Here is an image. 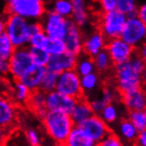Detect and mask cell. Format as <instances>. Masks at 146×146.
Listing matches in <instances>:
<instances>
[{
	"instance_id": "1",
	"label": "cell",
	"mask_w": 146,
	"mask_h": 146,
	"mask_svg": "<svg viewBox=\"0 0 146 146\" xmlns=\"http://www.w3.org/2000/svg\"><path fill=\"white\" fill-rule=\"evenodd\" d=\"M42 121L47 135L55 143H65L74 126L69 114L57 111H47Z\"/></svg>"
},
{
	"instance_id": "2",
	"label": "cell",
	"mask_w": 146,
	"mask_h": 146,
	"mask_svg": "<svg viewBox=\"0 0 146 146\" xmlns=\"http://www.w3.org/2000/svg\"><path fill=\"white\" fill-rule=\"evenodd\" d=\"M5 34L15 48L29 46L32 35L30 21L18 15L9 14L5 20Z\"/></svg>"
},
{
	"instance_id": "3",
	"label": "cell",
	"mask_w": 146,
	"mask_h": 146,
	"mask_svg": "<svg viewBox=\"0 0 146 146\" xmlns=\"http://www.w3.org/2000/svg\"><path fill=\"white\" fill-rule=\"evenodd\" d=\"M7 13L21 16L28 21H36L45 14L44 0H11L7 3Z\"/></svg>"
},
{
	"instance_id": "4",
	"label": "cell",
	"mask_w": 146,
	"mask_h": 146,
	"mask_svg": "<svg viewBox=\"0 0 146 146\" xmlns=\"http://www.w3.org/2000/svg\"><path fill=\"white\" fill-rule=\"evenodd\" d=\"M113 68L116 86L121 94L143 88V80L144 76L134 71L128 61L115 65L113 66Z\"/></svg>"
},
{
	"instance_id": "5",
	"label": "cell",
	"mask_w": 146,
	"mask_h": 146,
	"mask_svg": "<svg viewBox=\"0 0 146 146\" xmlns=\"http://www.w3.org/2000/svg\"><path fill=\"white\" fill-rule=\"evenodd\" d=\"M127 16L117 10L102 13L98 21V31L102 33L106 40L118 38L124 28Z\"/></svg>"
},
{
	"instance_id": "6",
	"label": "cell",
	"mask_w": 146,
	"mask_h": 146,
	"mask_svg": "<svg viewBox=\"0 0 146 146\" xmlns=\"http://www.w3.org/2000/svg\"><path fill=\"white\" fill-rule=\"evenodd\" d=\"M119 37L134 49H138L144 44L146 23L136 16L127 17V21Z\"/></svg>"
},
{
	"instance_id": "7",
	"label": "cell",
	"mask_w": 146,
	"mask_h": 146,
	"mask_svg": "<svg viewBox=\"0 0 146 146\" xmlns=\"http://www.w3.org/2000/svg\"><path fill=\"white\" fill-rule=\"evenodd\" d=\"M9 74L15 81H19L30 68L35 65L32 60L29 46L15 48L12 56L8 59Z\"/></svg>"
},
{
	"instance_id": "8",
	"label": "cell",
	"mask_w": 146,
	"mask_h": 146,
	"mask_svg": "<svg viewBox=\"0 0 146 146\" xmlns=\"http://www.w3.org/2000/svg\"><path fill=\"white\" fill-rule=\"evenodd\" d=\"M55 90L76 99L83 97L80 75L75 72L74 69L59 73Z\"/></svg>"
},
{
	"instance_id": "9",
	"label": "cell",
	"mask_w": 146,
	"mask_h": 146,
	"mask_svg": "<svg viewBox=\"0 0 146 146\" xmlns=\"http://www.w3.org/2000/svg\"><path fill=\"white\" fill-rule=\"evenodd\" d=\"M42 30L50 39H63L67 29V19L50 11L42 16Z\"/></svg>"
},
{
	"instance_id": "10",
	"label": "cell",
	"mask_w": 146,
	"mask_h": 146,
	"mask_svg": "<svg viewBox=\"0 0 146 146\" xmlns=\"http://www.w3.org/2000/svg\"><path fill=\"white\" fill-rule=\"evenodd\" d=\"M79 126L97 144L111 133L107 123L98 114H93L86 119Z\"/></svg>"
},
{
	"instance_id": "11",
	"label": "cell",
	"mask_w": 146,
	"mask_h": 146,
	"mask_svg": "<svg viewBox=\"0 0 146 146\" xmlns=\"http://www.w3.org/2000/svg\"><path fill=\"white\" fill-rule=\"evenodd\" d=\"M106 50L113 66L128 61L135 50V49L127 44L121 37L107 40Z\"/></svg>"
},
{
	"instance_id": "12",
	"label": "cell",
	"mask_w": 146,
	"mask_h": 146,
	"mask_svg": "<svg viewBox=\"0 0 146 146\" xmlns=\"http://www.w3.org/2000/svg\"><path fill=\"white\" fill-rule=\"evenodd\" d=\"M76 100V98L66 96L57 90H52L46 93L45 108L47 111H57L70 114Z\"/></svg>"
},
{
	"instance_id": "13",
	"label": "cell",
	"mask_w": 146,
	"mask_h": 146,
	"mask_svg": "<svg viewBox=\"0 0 146 146\" xmlns=\"http://www.w3.org/2000/svg\"><path fill=\"white\" fill-rule=\"evenodd\" d=\"M66 45V51L78 56L82 52L83 36L81 28L77 26L71 19H67V29L63 38Z\"/></svg>"
},
{
	"instance_id": "14",
	"label": "cell",
	"mask_w": 146,
	"mask_h": 146,
	"mask_svg": "<svg viewBox=\"0 0 146 146\" xmlns=\"http://www.w3.org/2000/svg\"><path fill=\"white\" fill-rule=\"evenodd\" d=\"M75 63L76 56L65 51L61 54L50 56L45 67L50 71L59 74L66 70L74 69Z\"/></svg>"
},
{
	"instance_id": "15",
	"label": "cell",
	"mask_w": 146,
	"mask_h": 146,
	"mask_svg": "<svg viewBox=\"0 0 146 146\" xmlns=\"http://www.w3.org/2000/svg\"><path fill=\"white\" fill-rule=\"evenodd\" d=\"M17 121V111L13 103L0 95V127L12 130Z\"/></svg>"
},
{
	"instance_id": "16",
	"label": "cell",
	"mask_w": 146,
	"mask_h": 146,
	"mask_svg": "<svg viewBox=\"0 0 146 146\" xmlns=\"http://www.w3.org/2000/svg\"><path fill=\"white\" fill-rule=\"evenodd\" d=\"M121 101L128 111L145 110L146 108V96L143 88L122 93Z\"/></svg>"
},
{
	"instance_id": "17",
	"label": "cell",
	"mask_w": 146,
	"mask_h": 146,
	"mask_svg": "<svg viewBox=\"0 0 146 146\" xmlns=\"http://www.w3.org/2000/svg\"><path fill=\"white\" fill-rule=\"evenodd\" d=\"M107 40L98 30L91 33L89 36L83 38L82 52L90 57L97 55L99 51L106 49Z\"/></svg>"
},
{
	"instance_id": "18",
	"label": "cell",
	"mask_w": 146,
	"mask_h": 146,
	"mask_svg": "<svg viewBox=\"0 0 146 146\" xmlns=\"http://www.w3.org/2000/svg\"><path fill=\"white\" fill-rule=\"evenodd\" d=\"M45 71V66L34 65L27 73L21 77L19 81L22 82L26 87H28L30 91L38 90L40 88V84Z\"/></svg>"
},
{
	"instance_id": "19",
	"label": "cell",
	"mask_w": 146,
	"mask_h": 146,
	"mask_svg": "<svg viewBox=\"0 0 146 146\" xmlns=\"http://www.w3.org/2000/svg\"><path fill=\"white\" fill-rule=\"evenodd\" d=\"M93 114L90 102L84 97H82L76 100L75 105L69 115L74 125H79Z\"/></svg>"
},
{
	"instance_id": "20",
	"label": "cell",
	"mask_w": 146,
	"mask_h": 146,
	"mask_svg": "<svg viewBox=\"0 0 146 146\" xmlns=\"http://www.w3.org/2000/svg\"><path fill=\"white\" fill-rule=\"evenodd\" d=\"M66 146H96L97 143L79 125H74L64 143Z\"/></svg>"
},
{
	"instance_id": "21",
	"label": "cell",
	"mask_w": 146,
	"mask_h": 146,
	"mask_svg": "<svg viewBox=\"0 0 146 146\" xmlns=\"http://www.w3.org/2000/svg\"><path fill=\"white\" fill-rule=\"evenodd\" d=\"M72 5L71 20L79 27H83L89 21V7L87 0H69Z\"/></svg>"
},
{
	"instance_id": "22",
	"label": "cell",
	"mask_w": 146,
	"mask_h": 146,
	"mask_svg": "<svg viewBox=\"0 0 146 146\" xmlns=\"http://www.w3.org/2000/svg\"><path fill=\"white\" fill-rule=\"evenodd\" d=\"M45 98L46 93L42 90L38 89L30 92L29 98L26 104L28 105L29 109L33 111H35L38 118L42 119L46 113L45 108Z\"/></svg>"
},
{
	"instance_id": "23",
	"label": "cell",
	"mask_w": 146,
	"mask_h": 146,
	"mask_svg": "<svg viewBox=\"0 0 146 146\" xmlns=\"http://www.w3.org/2000/svg\"><path fill=\"white\" fill-rule=\"evenodd\" d=\"M74 70L80 76L96 72V67L93 61V58L84 52H81L78 56H76Z\"/></svg>"
},
{
	"instance_id": "24",
	"label": "cell",
	"mask_w": 146,
	"mask_h": 146,
	"mask_svg": "<svg viewBox=\"0 0 146 146\" xmlns=\"http://www.w3.org/2000/svg\"><path fill=\"white\" fill-rule=\"evenodd\" d=\"M80 82H81V87L82 90L83 97L85 94L93 92L100 84V76L98 73L93 72L89 74L80 76Z\"/></svg>"
},
{
	"instance_id": "25",
	"label": "cell",
	"mask_w": 146,
	"mask_h": 146,
	"mask_svg": "<svg viewBox=\"0 0 146 146\" xmlns=\"http://www.w3.org/2000/svg\"><path fill=\"white\" fill-rule=\"evenodd\" d=\"M119 132L121 138L128 143L135 142L137 135H138V130L136 129L135 127L127 119H122L119 122Z\"/></svg>"
},
{
	"instance_id": "26",
	"label": "cell",
	"mask_w": 146,
	"mask_h": 146,
	"mask_svg": "<svg viewBox=\"0 0 146 146\" xmlns=\"http://www.w3.org/2000/svg\"><path fill=\"white\" fill-rule=\"evenodd\" d=\"M93 61L95 64L96 71L104 73L113 67V64L111 62V59L106 49L102 50L101 51L93 57Z\"/></svg>"
},
{
	"instance_id": "27",
	"label": "cell",
	"mask_w": 146,
	"mask_h": 146,
	"mask_svg": "<svg viewBox=\"0 0 146 146\" xmlns=\"http://www.w3.org/2000/svg\"><path fill=\"white\" fill-rule=\"evenodd\" d=\"M30 90L28 87L21 82L20 81H15L13 90V98L17 104H26L29 98Z\"/></svg>"
},
{
	"instance_id": "28",
	"label": "cell",
	"mask_w": 146,
	"mask_h": 146,
	"mask_svg": "<svg viewBox=\"0 0 146 146\" xmlns=\"http://www.w3.org/2000/svg\"><path fill=\"white\" fill-rule=\"evenodd\" d=\"M128 121H129L138 132L146 130V111L145 110L129 111L128 113Z\"/></svg>"
},
{
	"instance_id": "29",
	"label": "cell",
	"mask_w": 146,
	"mask_h": 146,
	"mask_svg": "<svg viewBox=\"0 0 146 146\" xmlns=\"http://www.w3.org/2000/svg\"><path fill=\"white\" fill-rule=\"evenodd\" d=\"M58 74L46 69L44 75L42 79L39 89L45 93L55 90L57 81H58Z\"/></svg>"
},
{
	"instance_id": "30",
	"label": "cell",
	"mask_w": 146,
	"mask_h": 146,
	"mask_svg": "<svg viewBox=\"0 0 146 146\" xmlns=\"http://www.w3.org/2000/svg\"><path fill=\"white\" fill-rule=\"evenodd\" d=\"M137 7L136 0H117L116 10L127 17L136 16Z\"/></svg>"
},
{
	"instance_id": "31",
	"label": "cell",
	"mask_w": 146,
	"mask_h": 146,
	"mask_svg": "<svg viewBox=\"0 0 146 146\" xmlns=\"http://www.w3.org/2000/svg\"><path fill=\"white\" fill-rule=\"evenodd\" d=\"M29 49L34 64L36 66H46L49 61V58L50 57V55L47 52V50L45 49H40V48L29 47Z\"/></svg>"
},
{
	"instance_id": "32",
	"label": "cell",
	"mask_w": 146,
	"mask_h": 146,
	"mask_svg": "<svg viewBox=\"0 0 146 146\" xmlns=\"http://www.w3.org/2000/svg\"><path fill=\"white\" fill-rule=\"evenodd\" d=\"M14 49L15 47L12 44L10 38L8 37L5 32L2 33L0 35V57L8 60L12 56Z\"/></svg>"
},
{
	"instance_id": "33",
	"label": "cell",
	"mask_w": 146,
	"mask_h": 146,
	"mask_svg": "<svg viewBox=\"0 0 146 146\" xmlns=\"http://www.w3.org/2000/svg\"><path fill=\"white\" fill-rule=\"evenodd\" d=\"M51 11L66 19H70L73 12L72 5L69 0H56Z\"/></svg>"
},
{
	"instance_id": "34",
	"label": "cell",
	"mask_w": 146,
	"mask_h": 146,
	"mask_svg": "<svg viewBox=\"0 0 146 146\" xmlns=\"http://www.w3.org/2000/svg\"><path fill=\"white\" fill-rule=\"evenodd\" d=\"M99 116L107 124L113 123L117 121V119L119 117L118 108L113 103H111V104H108L104 107V109L99 113Z\"/></svg>"
},
{
	"instance_id": "35",
	"label": "cell",
	"mask_w": 146,
	"mask_h": 146,
	"mask_svg": "<svg viewBox=\"0 0 146 146\" xmlns=\"http://www.w3.org/2000/svg\"><path fill=\"white\" fill-rule=\"evenodd\" d=\"M49 40L50 38L46 36V34L42 30H40L31 35L29 41V46L40 48V49H45Z\"/></svg>"
},
{
	"instance_id": "36",
	"label": "cell",
	"mask_w": 146,
	"mask_h": 146,
	"mask_svg": "<svg viewBox=\"0 0 146 146\" xmlns=\"http://www.w3.org/2000/svg\"><path fill=\"white\" fill-rule=\"evenodd\" d=\"M45 50L50 56L58 55L66 51V45L63 39H50Z\"/></svg>"
},
{
	"instance_id": "37",
	"label": "cell",
	"mask_w": 146,
	"mask_h": 146,
	"mask_svg": "<svg viewBox=\"0 0 146 146\" xmlns=\"http://www.w3.org/2000/svg\"><path fill=\"white\" fill-rule=\"evenodd\" d=\"M128 63H129L130 66L133 68L134 71H135L137 74L144 76L145 66H146L145 58H143L142 56H140L138 53H137L136 50H135V52L133 53V55L129 58Z\"/></svg>"
},
{
	"instance_id": "38",
	"label": "cell",
	"mask_w": 146,
	"mask_h": 146,
	"mask_svg": "<svg viewBox=\"0 0 146 146\" xmlns=\"http://www.w3.org/2000/svg\"><path fill=\"white\" fill-rule=\"evenodd\" d=\"M25 135H26V139H27L30 146H38L41 144L42 138L39 132L36 129L29 128V129L26 130Z\"/></svg>"
},
{
	"instance_id": "39",
	"label": "cell",
	"mask_w": 146,
	"mask_h": 146,
	"mask_svg": "<svg viewBox=\"0 0 146 146\" xmlns=\"http://www.w3.org/2000/svg\"><path fill=\"white\" fill-rule=\"evenodd\" d=\"M102 13H107L116 10L117 0H98Z\"/></svg>"
},
{
	"instance_id": "40",
	"label": "cell",
	"mask_w": 146,
	"mask_h": 146,
	"mask_svg": "<svg viewBox=\"0 0 146 146\" xmlns=\"http://www.w3.org/2000/svg\"><path fill=\"white\" fill-rule=\"evenodd\" d=\"M99 98L105 103L106 105L111 104V103H113L114 100V92L109 88H105L103 90L101 96Z\"/></svg>"
},
{
	"instance_id": "41",
	"label": "cell",
	"mask_w": 146,
	"mask_h": 146,
	"mask_svg": "<svg viewBox=\"0 0 146 146\" xmlns=\"http://www.w3.org/2000/svg\"><path fill=\"white\" fill-rule=\"evenodd\" d=\"M90 107H91V109L93 111V113L94 114H98V115H99V113H101V111L104 109V107L106 106L99 98L90 101Z\"/></svg>"
},
{
	"instance_id": "42",
	"label": "cell",
	"mask_w": 146,
	"mask_h": 146,
	"mask_svg": "<svg viewBox=\"0 0 146 146\" xmlns=\"http://www.w3.org/2000/svg\"><path fill=\"white\" fill-rule=\"evenodd\" d=\"M9 74V62L0 57V75Z\"/></svg>"
},
{
	"instance_id": "43",
	"label": "cell",
	"mask_w": 146,
	"mask_h": 146,
	"mask_svg": "<svg viewBox=\"0 0 146 146\" xmlns=\"http://www.w3.org/2000/svg\"><path fill=\"white\" fill-rule=\"evenodd\" d=\"M11 130L7 129L5 127H0V146H4L6 143V140L8 139V135Z\"/></svg>"
},
{
	"instance_id": "44",
	"label": "cell",
	"mask_w": 146,
	"mask_h": 146,
	"mask_svg": "<svg viewBox=\"0 0 146 146\" xmlns=\"http://www.w3.org/2000/svg\"><path fill=\"white\" fill-rule=\"evenodd\" d=\"M136 17H138L141 21L146 23V5L144 4L140 5L139 7H137Z\"/></svg>"
},
{
	"instance_id": "45",
	"label": "cell",
	"mask_w": 146,
	"mask_h": 146,
	"mask_svg": "<svg viewBox=\"0 0 146 146\" xmlns=\"http://www.w3.org/2000/svg\"><path fill=\"white\" fill-rule=\"evenodd\" d=\"M135 142L140 146H146V130L138 132Z\"/></svg>"
},
{
	"instance_id": "46",
	"label": "cell",
	"mask_w": 146,
	"mask_h": 146,
	"mask_svg": "<svg viewBox=\"0 0 146 146\" xmlns=\"http://www.w3.org/2000/svg\"><path fill=\"white\" fill-rule=\"evenodd\" d=\"M5 21L2 17H0V35L5 32Z\"/></svg>"
},
{
	"instance_id": "47",
	"label": "cell",
	"mask_w": 146,
	"mask_h": 146,
	"mask_svg": "<svg viewBox=\"0 0 146 146\" xmlns=\"http://www.w3.org/2000/svg\"><path fill=\"white\" fill-rule=\"evenodd\" d=\"M55 146H66V145L64 143H56Z\"/></svg>"
},
{
	"instance_id": "48",
	"label": "cell",
	"mask_w": 146,
	"mask_h": 146,
	"mask_svg": "<svg viewBox=\"0 0 146 146\" xmlns=\"http://www.w3.org/2000/svg\"><path fill=\"white\" fill-rule=\"evenodd\" d=\"M131 146H140V145H139V144H137L136 143H134Z\"/></svg>"
},
{
	"instance_id": "49",
	"label": "cell",
	"mask_w": 146,
	"mask_h": 146,
	"mask_svg": "<svg viewBox=\"0 0 146 146\" xmlns=\"http://www.w3.org/2000/svg\"><path fill=\"white\" fill-rule=\"evenodd\" d=\"M4 1H5V2H7V3H8V2H10L11 0H4Z\"/></svg>"
},
{
	"instance_id": "50",
	"label": "cell",
	"mask_w": 146,
	"mask_h": 146,
	"mask_svg": "<svg viewBox=\"0 0 146 146\" xmlns=\"http://www.w3.org/2000/svg\"><path fill=\"white\" fill-rule=\"evenodd\" d=\"M38 146H44V145H42V144H40V145H38Z\"/></svg>"
},
{
	"instance_id": "51",
	"label": "cell",
	"mask_w": 146,
	"mask_h": 146,
	"mask_svg": "<svg viewBox=\"0 0 146 146\" xmlns=\"http://www.w3.org/2000/svg\"><path fill=\"white\" fill-rule=\"evenodd\" d=\"M96 146H98V145H96Z\"/></svg>"
}]
</instances>
